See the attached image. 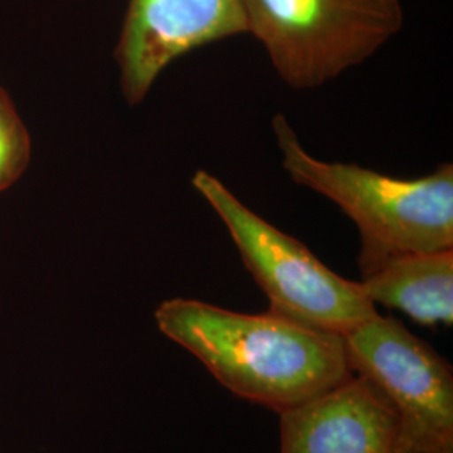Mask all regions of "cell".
<instances>
[{
	"instance_id": "obj_3",
	"label": "cell",
	"mask_w": 453,
	"mask_h": 453,
	"mask_svg": "<svg viewBox=\"0 0 453 453\" xmlns=\"http://www.w3.org/2000/svg\"><path fill=\"white\" fill-rule=\"evenodd\" d=\"M192 185L226 226L245 269L279 316L344 336L378 312L353 282L333 273L308 247L250 211L226 185L198 170Z\"/></svg>"
},
{
	"instance_id": "obj_7",
	"label": "cell",
	"mask_w": 453,
	"mask_h": 453,
	"mask_svg": "<svg viewBox=\"0 0 453 453\" xmlns=\"http://www.w3.org/2000/svg\"><path fill=\"white\" fill-rule=\"evenodd\" d=\"M279 415L280 453H395V415L357 374Z\"/></svg>"
},
{
	"instance_id": "obj_2",
	"label": "cell",
	"mask_w": 453,
	"mask_h": 453,
	"mask_svg": "<svg viewBox=\"0 0 453 453\" xmlns=\"http://www.w3.org/2000/svg\"><path fill=\"white\" fill-rule=\"evenodd\" d=\"M273 130L289 179L336 203L357 224L361 277L400 256L453 249L450 163L420 179H395L355 163L314 158L282 114H275Z\"/></svg>"
},
{
	"instance_id": "obj_8",
	"label": "cell",
	"mask_w": 453,
	"mask_h": 453,
	"mask_svg": "<svg viewBox=\"0 0 453 453\" xmlns=\"http://www.w3.org/2000/svg\"><path fill=\"white\" fill-rule=\"evenodd\" d=\"M361 288L372 304L405 312L415 323H453V249L406 254L365 275Z\"/></svg>"
},
{
	"instance_id": "obj_5",
	"label": "cell",
	"mask_w": 453,
	"mask_h": 453,
	"mask_svg": "<svg viewBox=\"0 0 453 453\" xmlns=\"http://www.w3.org/2000/svg\"><path fill=\"white\" fill-rule=\"evenodd\" d=\"M342 340L351 372L395 415V453H453L450 365L400 321L378 312Z\"/></svg>"
},
{
	"instance_id": "obj_1",
	"label": "cell",
	"mask_w": 453,
	"mask_h": 453,
	"mask_svg": "<svg viewBox=\"0 0 453 453\" xmlns=\"http://www.w3.org/2000/svg\"><path fill=\"white\" fill-rule=\"evenodd\" d=\"M155 321L226 389L277 413L353 376L342 336L273 311L245 314L175 297L157 308Z\"/></svg>"
},
{
	"instance_id": "obj_6",
	"label": "cell",
	"mask_w": 453,
	"mask_h": 453,
	"mask_svg": "<svg viewBox=\"0 0 453 453\" xmlns=\"http://www.w3.org/2000/svg\"><path fill=\"white\" fill-rule=\"evenodd\" d=\"M241 34V0H130L116 46L125 101L140 104L181 56Z\"/></svg>"
},
{
	"instance_id": "obj_9",
	"label": "cell",
	"mask_w": 453,
	"mask_h": 453,
	"mask_svg": "<svg viewBox=\"0 0 453 453\" xmlns=\"http://www.w3.org/2000/svg\"><path fill=\"white\" fill-rule=\"evenodd\" d=\"M33 142L14 101L0 86V194L24 175L31 163Z\"/></svg>"
},
{
	"instance_id": "obj_4",
	"label": "cell",
	"mask_w": 453,
	"mask_h": 453,
	"mask_svg": "<svg viewBox=\"0 0 453 453\" xmlns=\"http://www.w3.org/2000/svg\"><path fill=\"white\" fill-rule=\"evenodd\" d=\"M247 34L280 80L316 89L363 65L402 31L400 0H241Z\"/></svg>"
}]
</instances>
